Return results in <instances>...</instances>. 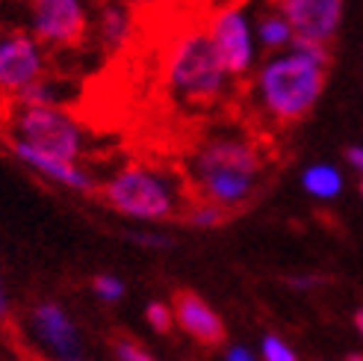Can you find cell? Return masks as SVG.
<instances>
[{
    "mask_svg": "<svg viewBox=\"0 0 363 361\" xmlns=\"http://www.w3.org/2000/svg\"><path fill=\"white\" fill-rule=\"evenodd\" d=\"M162 80L169 98L186 110H210L222 104L230 89V77L216 60L207 24L189 21L172 33L162 57Z\"/></svg>",
    "mask_w": 363,
    "mask_h": 361,
    "instance_id": "6da1fadb",
    "label": "cell"
},
{
    "mask_svg": "<svg viewBox=\"0 0 363 361\" xmlns=\"http://www.w3.org/2000/svg\"><path fill=\"white\" fill-rule=\"evenodd\" d=\"M325 75H328V65L296 50L286 53V57L269 60L257 77L263 110L281 124L301 122L316 104L325 86Z\"/></svg>",
    "mask_w": 363,
    "mask_h": 361,
    "instance_id": "7a4b0ae2",
    "label": "cell"
},
{
    "mask_svg": "<svg viewBox=\"0 0 363 361\" xmlns=\"http://www.w3.org/2000/svg\"><path fill=\"white\" fill-rule=\"evenodd\" d=\"M101 198L113 210L133 216V220H169L184 216V210L195 202L189 184L174 187L169 175L148 166H124L101 187Z\"/></svg>",
    "mask_w": 363,
    "mask_h": 361,
    "instance_id": "3957f363",
    "label": "cell"
},
{
    "mask_svg": "<svg viewBox=\"0 0 363 361\" xmlns=\"http://www.w3.org/2000/svg\"><path fill=\"white\" fill-rule=\"evenodd\" d=\"M12 134L9 139L42 151L48 157L77 163L83 154V131L62 107H18L9 116Z\"/></svg>",
    "mask_w": 363,
    "mask_h": 361,
    "instance_id": "277c9868",
    "label": "cell"
},
{
    "mask_svg": "<svg viewBox=\"0 0 363 361\" xmlns=\"http://www.w3.org/2000/svg\"><path fill=\"white\" fill-rule=\"evenodd\" d=\"M210 42L216 50V60L225 68L230 80H242L254 60V45H251V30L248 18L240 6H225L210 15Z\"/></svg>",
    "mask_w": 363,
    "mask_h": 361,
    "instance_id": "5b68a950",
    "label": "cell"
},
{
    "mask_svg": "<svg viewBox=\"0 0 363 361\" xmlns=\"http://www.w3.org/2000/svg\"><path fill=\"white\" fill-rule=\"evenodd\" d=\"M33 33L45 45L77 48L86 36V12L80 0H30Z\"/></svg>",
    "mask_w": 363,
    "mask_h": 361,
    "instance_id": "8992f818",
    "label": "cell"
},
{
    "mask_svg": "<svg viewBox=\"0 0 363 361\" xmlns=\"http://www.w3.org/2000/svg\"><path fill=\"white\" fill-rule=\"evenodd\" d=\"M284 21L293 30V39L325 45L334 39L342 18V0H272Z\"/></svg>",
    "mask_w": 363,
    "mask_h": 361,
    "instance_id": "52a82bcc",
    "label": "cell"
},
{
    "mask_svg": "<svg viewBox=\"0 0 363 361\" xmlns=\"http://www.w3.org/2000/svg\"><path fill=\"white\" fill-rule=\"evenodd\" d=\"M266 169V160L254 142L233 139V136H216L204 146H198L189 175L195 172H240L260 178Z\"/></svg>",
    "mask_w": 363,
    "mask_h": 361,
    "instance_id": "ba28073f",
    "label": "cell"
},
{
    "mask_svg": "<svg viewBox=\"0 0 363 361\" xmlns=\"http://www.w3.org/2000/svg\"><path fill=\"white\" fill-rule=\"evenodd\" d=\"M42 77V53L27 33H12L0 42V89L21 92Z\"/></svg>",
    "mask_w": 363,
    "mask_h": 361,
    "instance_id": "9c48e42d",
    "label": "cell"
},
{
    "mask_svg": "<svg viewBox=\"0 0 363 361\" xmlns=\"http://www.w3.org/2000/svg\"><path fill=\"white\" fill-rule=\"evenodd\" d=\"M172 317H174V323H180V329H184L189 338H195L198 344H204V347H216V344L225 340L222 317L192 291H177L174 293Z\"/></svg>",
    "mask_w": 363,
    "mask_h": 361,
    "instance_id": "30bf717a",
    "label": "cell"
},
{
    "mask_svg": "<svg viewBox=\"0 0 363 361\" xmlns=\"http://www.w3.org/2000/svg\"><path fill=\"white\" fill-rule=\"evenodd\" d=\"M9 146H12V151L21 157L27 166H33L35 172H42V175L50 178V180H57V184H65V187L80 190V193H92V190H98L95 178L89 175V172H83L77 163H65V160L48 157V154H42V151H35V149L24 146V142H15V139H9Z\"/></svg>",
    "mask_w": 363,
    "mask_h": 361,
    "instance_id": "8fae6325",
    "label": "cell"
},
{
    "mask_svg": "<svg viewBox=\"0 0 363 361\" xmlns=\"http://www.w3.org/2000/svg\"><path fill=\"white\" fill-rule=\"evenodd\" d=\"M33 329L57 355H62V358L77 355L80 338H77L74 326H71V320L65 317V311L60 305H50V302L39 305V308L33 311Z\"/></svg>",
    "mask_w": 363,
    "mask_h": 361,
    "instance_id": "7c38bea8",
    "label": "cell"
},
{
    "mask_svg": "<svg viewBox=\"0 0 363 361\" xmlns=\"http://www.w3.org/2000/svg\"><path fill=\"white\" fill-rule=\"evenodd\" d=\"M133 33V18L127 12V6H118L113 0H104L101 9V42L106 45V50H121L130 42Z\"/></svg>",
    "mask_w": 363,
    "mask_h": 361,
    "instance_id": "4fadbf2b",
    "label": "cell"
},
{
    "mask_svg": "<svg viewBox=\"0 0 363 361\" xmlns=\"http://www.w3.org/2000/svg\"><path fill=\"white\" fill-rule=\"evenodd\" d=\"M301 184L316 198H334L342 190V175L328 163H319V166H311L301 175Z\"/></svg>",
    "mask_w": 363,
    "mask_h": 361,
    "instance_id": "5bb4252c",
    "label": "cell"
},
{
    "mask_svg": "<svg viewBox=\"0 0 363 361\" xmlns=\"http://www.w3.org/2000/svg\"><path fill=\"white\" fill-rule=\"evenodd\" d=\"M257 36H260V42L272 50L293 42V30H289V24L284 21L281 12H263L260 21H257Z\"/></svg>",
    "mask_w": 363,
    "mask_h": 361,
    "instance_id": "9a60e30c",
    "label": "cell"
},
{
    "mask_svg": "<svg viewBox=\"0 0 363 361\" xmlns=\"http://www.w3.org/2000/svg\"><path fill=\"white\" fill-rule=\"evenodd\" d=\"M228 210L225 208H216V205H207V202H192L186 210H184V220L186 225H195V228H216L228 220Z\"/></svg>",
    "mask_w": 363,
    "mask_h": 361,
    "instance_id": "2e32d148",
    "label": "cell"
},
{
    "mask_svg": "<svg viewBox=\"0 0 363 361\" xmlns=\"http://www.w3.org/2000/svg\"><path fill=\"white\" fill-rule=\"evenodd\" d=\"M263 358L266 361H296V352L289 350V344H284L281 338L266 335L263 338Z\"/></svg>",
    "mask_w": 363,
    "mask_h": 361,
    "instance_id": "e0dca14e",
    "label": "cell"
},
{
    "mask_svg": "<svg viewBox=\"0 0 363 361\" xmlns=\"http://www.w3.org/2000/svg\"><path fill=\"white\" fill-rule=\"evenodd\" d=\"M92 287H95V293H98L101 299H106V302H116V299L124 296V284H121L118 279H113V276H98V279L92 281Z\"/></svg>",
    "mask_w": 363,
    "mask_h": 361,
    "instance_id": "ac0fdd59",
    "label": "cell"
},
{
    "mask_svg": "<svg viewBox=\"0 0 363 361\" xmlns=\"http://www.w3.org/2000/svg\"><path fill=\"white\" fill-rule=\"evenodd\" d=\"M145 314H148V323H151L157 332H169V329H172V323H174L172 308H169V305H162V302H151Z\"/></svg>",
    "mask_w": 363,
    "mask_h": 361,
    "instance_id": "d6986e66",
    "label": "cell"
},
{
    "mask_svg": "<svg viewBox=\"0 0 363 361\" xmlns=\"http://www.w3.org/2000/svg\"><path fill=\"white\" fill-rule=\"evenodd\" d=\"M116 355H118V361H154L139 344H133V340H124V338L116 340Z\"/></svg>",
    "mask_w": 363,
    "mask_h": 361,
    "instance_id": "ffe728a7",
    "label": "cell"
},
{
    "mask_svg": "<svg viewBox=\"0 0 363 361\" xmlns=\"http://www.w3.org/2000/svg\"><path fill=\"white\" fill-rule=\"evenodd\" d=\"M130 240L148 246V249H169L172 237H162V234H130Z\"/></svg>",
    "mask_w": 363,
    "mask_h": 361,
    "instance_id": "44dd1931",
    "label": "cell"
},
{
    "mask_svg": "<svg viewBox=\"0 0 363 361\" xmlns=\"http://www.w3.org/2000/svg\"><path fill=\"white\" fill-rule=\"evenodd\" d=\"M160 4H162V0H124V6H130L136 12H148V9L160 6Z\"/></svg>",
    "mask_w": 363,
    "mask_h": 361,
    "instance_id": "7402d4cb",
    "label": "cell"
},
{
    "mask_svg": "<svg viewBox=\"0 0 363 361\" xmlns=\"http://www.w3.org/2000/svg\"><path fill=\"white\" fill-rule=\"evenodd\" d=\"M225 361H257V358H254V355H251L245 347H233V350H228Z\"/></svg>",
    "mask_w": 363,
    "mask_h": 361,
    "instance_id": "603a6c76",
    "label": "cell"
},
{
    "mask_svg": "<svg viewBox=\"0 0 363 361\" xmlns=\"http://www.w3.org/2000/svg\"><path fill=\"white\" fill-rule=\"evenodd\" d=\"M346 157H349V163H352V166H357V169L363 172V149H360V146L346 149Z\"/></svg>",
    "mask_w": 363,
    "mask_h": 361,
    "instance_id": "cb8c5ba5",
    "label": "cell"
},
{
    "mask_svg": "<svg viewBox=\"0 0 363 361\" xmlns=\"http://www.w3.org/2000/svg\"><path fill=\"white\" fill-rule=\"evenodd\" d=\"M9 311V305H6V293H4V287H0V317H6Z\"/></svg>",
    "mask_w": 363,
    "mask_h": 361,
    "instance_id": "d4e9b609",
    "label": "cell"
},
{
    "mask_svg": "<svg viewBox=\"0 0 363 361\" xmlns=\"http://www.w3.org/2000/svg\"><path fill=\"white\" fill-rule=\"evenodd\" d=\"M354 326H357V332L363 335V308H360V311L354 314Z\"/></svg>",
    "mask_w": 363,
    "mask_h": 361,
    "instance_id": "484cf974",
    "label": "cell"
},
{
    "mask_svg": "<svg viewBox=\"0 0 363 361\" xmlns=\"http://www.w3.org/2000/svg\"><path fill=\"white\" fill-rule=\"evenodd\" d=\"M349 361H363V355H357V352H352V355H349Z\"/></svg>",
    "mask_w": 363,
    "mask_h": 361,
    "instance_id": "4316f807",
    "label": "cell"
},
{
    "mask_svg": "<svg viewBox=\"0 0 363 361\" xmlns=\"http://www.w3.org/2000/svg\"><path fill=\"white\" fill-rule=\"evenodd\" d=\"M204 4H210V0H204Z\"/></svg>",
    "mask_w": 363,
    "mask_h": 361,
    "instance_id": "83f0119b",
    "label": "cell"
},
{
    "mask_svg": "<svg viewBox=\"0 0 363 361\" xmlns=\"http://www.w3.org/2000/svg\"><path fill=\"white\" fill-rule=\"evenodd\" d=\"M360 190H363V184H360Z\"/></svg>",
    "mask_w": 363,
    "mask_h": 361,
    "instance_id": "f1b7e54d",
    "label": "cell"
}]
</instances>
